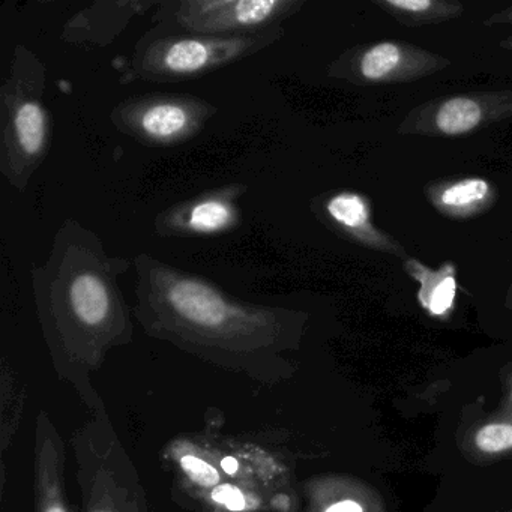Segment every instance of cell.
<instances>
[{"instance_id":"cell-1","label":"cell","mask_w":512,"mask_h":512,"mask_svg":"<svg viewBox=\"0 0 512 512\" xmlns=\"http://www.w3.org/2000/svg\"><path fill=\"white\" fill-rule=\"evenodd\" d=\"M133 268V314L149 337L262 383L289 376L286 355L301 337L298 311L233 298L208 278L148 253L137 254Z\"/></svg>"},{"instance_id":"cell-2","label":"cell","mask_w":512,"mask_h":512,"mask_svg":"<svg viewBox=\"0 0 512 512\" xmlns=\"http://www.w3.org/2000/svg\"><path fill=\"white\" fill-rule=\"evenodd\" d=\"M133 262L112 256L100 236L68 218L56 230L46 262L31 271L41 331L59 380L94 415L106 412L92 383L109 353L133 341L122 275Z\"/></svg>"},{"instance_id":"cell-3","label":"cell","mask_w":512,"mask_h":512,"mask_svg":"<svg viewBox=\"0 0 512 512\" xmlns=\"http://www.w3.org/2000/svg\"><path fill=\"white\" fill-rule=\"evenodd\" d=\"M46 88V65L19 44L0 89V173L17 191L28 188L49 154L52 116Z\"/></svg>"},{"instance_id":"cell-4","label":"cell","mask_w":512,"mask_h":512,"mask_svg":"<svg viewBox=\"0 0 512 512\" xmlns=\"http://www.w3.org/2000/svg\"><path fill=\"white\" fill-rule=\"evenodd\" d=\"M283 35V26L235 37L190 34L158 26L137 44L131 56L130 76L149 83L199 79L268 49Z\"/></svg>"},{"instance_id":"cell-5","label":"cell","mask_w":512,"mask_h":512,"mask_svg":"<svg viewBox=\"0 0 512 512\" xmlns=\"http://www.w3.org/2000/svg\"><path fill=\"white\" fill-rule=\"evenodd\" d=\"M83 512H149L148 494L133 458L106 412L71 439Z\"/></svg>"},{"instance_id":"cell-6","label":"cell","mask_w":512,"mask_h":512,"mask_svg":"<svg viewBox=\"0 0 512 512\" xmlns=\"http://www.w3.org/2000/svg\"><path fill=\"white\" fill-rule=\"evenodd\" d=\"M217 113L218 107L205 98L158 92L116 104L110 122L143 146L175 148L199 136Z\"/></svg>"},{"instance_id":"cell-7","label":"cell","mask_w":512,"mask_h":512,"mask_svg":"<svg viewBox=\"0 0 512 512\" xmlns=\"http://www.w3.org/2000/svg\"><path fill=\"white\" fill-rule=\"evenodd\" d=\"M302 5L301 0H176L158 2L154 20L173 31L235 37L280 28Z\"/></svg>"},{"instance_id":"cell-8","label":"cell","mask_w":512,"mask_h":512,"mask_svg":"<svg viewBox=\"0 0 512 512\" xmlns=\"http://www.w3.org/2000/svg\"><path fill=\"white\" fill-rule=\"evenodd\" d=\"M247 191V185L232 182L176 203L155 217V233L161 238H203L235 232Z\"/></svg>"},{"instance_id":"cell-9","label":"cell","mask_w":512,"mask_h":512,"mask_svg":"<svg viewBox=\"0 0 512 512\" xmlns=\"http://www.w3.org/2000/svg\"><path fill=\"white\" fill-rule=\"evenodd\" d=\"M34 455L35 512H71L65 482L64 439L44 410L37 419Z\"/></svg>"},{"instance_id":"cell-10","label":"cell","mask_w":512,"mask_h":512,"mask_svg":"<svg viewBox=\"0 0 512 512\" xmlns=\"http://www.w3.org/2000/svg\"><path fill=\"white\" fill-rule=\"evenodd\" d=\"M152 0L95 2L65 23L61 40L71 46L104 47L112 44L137 16L157 8Z\"/></svg>"},{"instance_id":"cell-11","label":"cell","mask_w":512,"mask_h":512,"mask_svg":"<svg viewBox=\"0 0 512 512\" xmlns=\"http://www.w3.org/2000/svg\"><path fill=\"white\" fill-rule=\"evenodd\" d=\"M325 209L329 218L343 229L356 233V235L367 232L373 233L367 203L358 194H335L326 202Z\"/></svg>"},{"instance_id":"cell-12","label":"cell","mask_w":512,"mask_h":512,"mask_svg":"<svg viewBox=\"0 0 512 512\" xmlns=\"http://www.w3.org/2000/svg\"><path fill=\"white\" fill-rule=\"evenodd\" d=\"M482 110L476 101L469 98H452L442 104L436 116L437 128L448 136L469 133L478 127Z\"/></svg>"},{"instance_id":"cell-13","label":"cell","mask_w":512,"mask_h":512,"mask_svg":"<svg viewBox=\"0 0 512 512\" xmlns=\"http://www.w3.org/2000/svg\"><path fill=\"white\" fill-rule=\"evenodd\" d=\"M490 194V185L484 179H464L443 191L440 202L452 211H467L484 202Z\"/></svg>"},{"instance_id":"cell-14","label":"cell","mask_w":512,"mask_h":512,"mask_svg":"<svg viewBox=\"0 0 512 512\" xmlns=\"http://www.w3.org/2000/svg\"><path fill=\"white\" fill-rule=\"evenodd\" d=\"M401 64V49L392 43L371 47L361 61V73L368 80H383Z\"/></svg>"},{"instance_id":"cell-15","label":"cell","mask_w":512,"mask_h":512,"mask_svg":"<svg viewBox=\"0 0 512 512\" xmlns=\"http://www.w3.org/2000/svg\"><path fill=\"white\" fill-rule=\"evenodd\" d=\"M428 278H421L422 299L425 308L433 314H443L451 308L455 298V280L451 274L439 275V280L431 281V272L427 271Z\"/></svg>"},{"instance_id":"cell-16","label":"cell","mask_w":512,"mask_h":512,"mask_svg":"<svg viewBox=\"0 0 512 512\" xmlns=\"http://www.w3.org/2000/svg\"><path fill=\"white\" fill-rule=\"evenodd\" d=\"M179 466L182 473L188 476L191 484L199 488H217L221 484L220 470L215 469L214 464L206 461L205 458L199 457L196 452L184 455L179 458Z\"/></svg>"},{"instance_id":"cell-17","label":"cell","mask_w":512,"mask_h":512,"mask_svg":"<svg viewBox=\"0 0 512 512\" xmlns=\"http://www.w3.org/2000/svg\"><path fill=\"white\" fill-rule=\"evenodd\" d=\"M475 445L479 451L487 454L512 449V424H488L479 428L475 434Z\"/></svg>"},{"instance_id":"cell-18","label":"cell","mask_w":512,"mask_h":512,"mask_svg":"<svg viewBox=\"0 0 512 512\" xmlns=\"http://www.w3.org/2000/svg\"><path fill=\"white\" fill-rule=\"evenodd\" d=\"M211 497L215 503L224 506L229 511L239 512L247 509V497L242 493L241 488L235 487V485H220L212 490Z\"/></svg>"},{"instance_id":"cell-19","label":"cell","mask_w":512,"mask_h":512,"mask_svg":"<svg viewBox=\"0 0 512 512\" xmlns=\"http://www.w3.org/2000/svg\"><path fill=\"white\" fill-rule=\"evenodd\" d=\"M386 4L395 10L404 11V13H425L433 7V2L430 0H388Z\"/></svg>"},{"instance_id":"cell-20","label":"cell","mask_w":512,"mask_h":512,"mask_svg":"<svg viewBox=\"0 0 512 512\" xmlns=\"http://www.w3.org/2000/svg\"><path fill=\"white\" fill-rule=\"evenodd\" d=\"M323 512H364V509L355 500L346 499L332 503Z\"/></svg>"}]
</instances>
